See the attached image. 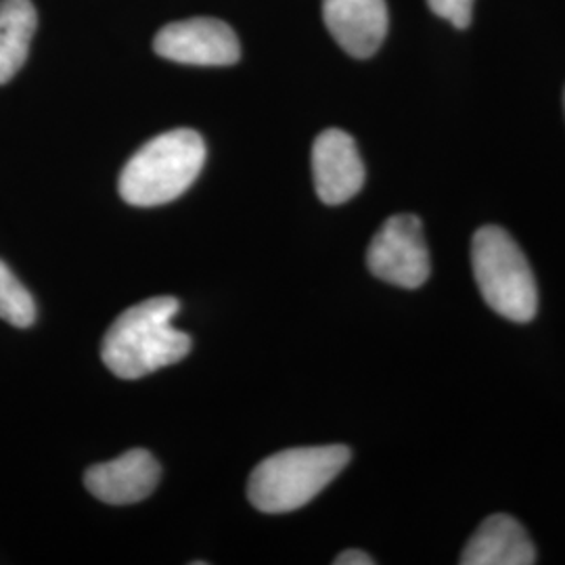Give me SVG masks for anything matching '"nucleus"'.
<instances>
[{"mask_svg":"<svg viewBox=\"0 0 565 565\" xmlns=\"http://www.w3.org/2000/svg\"><path fill=\"white\" fill-rule=\"evenodd\" d=\"M181 303L160 296L124 310L103 340L105 366L120 380H139L163 366L181 363L191 352V338L172 321Z\"/></svg>","mask_w":565,"mask_h":565,"instance_id":"f257e3e1","label":"nucleus"},{"mask_svg":"<svg viewBox=\"0 0 565 565\" xmlns=\"http://www.w3.org/2000/svg\"><path fill=\"white\" fill-rule=\"evenodd\" d=\"M343 445L303 446L270 455L247 482L249 503L263 513H289L308 505L350 463Z\"/></svg>","mask_w":565,"mask_h":565,"instance_id":"f03ea898","label":"nucleus"},{"mask_svg":"<svg viewBox=\"0 0 565 565\" xmlns=\"http://www.w3.org/2000/svg\"><path fill=\"white\" fill-rule=\"evenodd\" d=\"M205 163V142L191 128H177L151 139L121 170V200L156 207L179 200L198 181Z\"/></svg>","mask_w":565,"mask_h":565,"instance_id":"7ed1b4c3","label":"nucleus"},{"mask_svg":"<svg viewBox=\"0 0 565 565\" xmlns=\"http://www.w3.org/2000/svg\"><path fill=\"white\" fill-rule=\"evenodd\" d=\"M471 266L484 302L513 323H530L539 312V287L522 247L505 228L488 224L471 242Z\"/></svg>","mask_w":565,"mask_h":565,"instance_id":"20e7f679","label":"nucleus"},{"mask_svg":"<svg viewBox=\"0 0 565 565\" xmlns=\"http://www.w3.org/2000/svg\"><path fill=\"white\" fill-rule=\"evenodd\" d=\"M366 266L380 281L403 289L425 285L431 273V260L422 221L415 214L387 218L369 243Z\"/></svg>","mask_w":565,"mask_h":565,"instance_id":"39448f33","label":"nucleus"},{"mask_svg":"<svg viewBox=\"0 0 565 565\" xmlns=\"http://www.w3.org/2000/svg\"><path fill=\"white\" fill-rule=\"evenodd\" d=\"M153 51L163 60L186 65H233L242 57L235 30L214 18L168 23L156 34Z\"/></svg>","mask_w":565,"mask_h":565,"instance_id":"423d86ee","label":"nucleus"},{"mask_svg":"<svg viewBox=\"0 0 565 565\" xmlns=\"http://www.w3.org/2000/svg\"><path fill=\"white\" fill-rule=\"evenodd\" d=\"M312 177L321 202L342 205L361 193L364 163L354 139L340 128H329L312 145Z\"/></svg>","mask_w":565,"mask_h":565,"instance_id":"0eeeda50","label":"nucleus"},{"mask_svg":"<svg viewBox=\"0 0 565 565\" xmlns=\"http://www.w3.org/2000/svg\"><path fill=\"white\" fill-rule=\"evenodd\" d=\"M84 484L107 505H132L147 499L160 484V463L149 450L135 448L107 463L93 465Z\"/></svg>","mask_w":565,"mask_h":565,"instance_id":"6e6552de","label":"nucleus"},{"mask_svg":"<svg viewBox=\"0 0 565 565\" xmlns=\"http://www.w3.org/2000/svg\"><path fill=\"white\" fill-rule=\"evenodd\" d=\"M323 20L335 42L356 60L380 51L390 25L385 0H323Z\"/></svg>","mask_w":565,"mask_h":565,"instance_id":"1a4fd4ad","label":"nucleus"},{"mask_svg":"<svg viewBox=\"0 0 565 565\" xmlns=\"http://www.w3.org/2000/svg\"><path fill=\"white\" fill-rule=\"evenodd\" d=\"M459 564L532 565L536 564V548L524 525L511 515L497 513L486 518L471 534Z\"/></svg>","mask_w":565,"mask_h":565,"instance_id":"9d476101","label":"nucleus"},{"mask_svg":"<svg viewBox=\"0 0 565 565\" xmlns=\"http://www.w3.org/2000/svg\"><path fill=\"white\" fill-rule=\"evenodd\" d=\"M39 25L32 0H0V84H7L28 60Z\"/></svg>","mask_w":565,"mask_h":565,"instance_id":"9b49d317","label":"nucleus"},{"mask_svg":"<svg viewBox=\"0 0 565 565\" xmlns=\"http://www.w3.org/2000/svg\"><path fill=\"white\" fill-rule=\"evenodd\" d=\"M0 319L13 327H32L36 321V302L21 285L13 270L0 260Z\"/></svg>","mask_w":565,"mask_h":565,"instance_id":"f8f14e48","label":"nucleus"},{"mask_svg":"<svg viewBox=\"0 0 565 565\" xmlns=\"http://www.w3.org/2000/svg\"><path fill=\"white\" fill-rule=\"evenodd\" d=\"M473 2L476 0H427L429 9L438 18L450 21L459 30L469 28L471 15H473Z\"/></svg>","mask_w":565,"mask_h":565,"instance_id":"ddd939ff","label":"nucleus"},{"mask_svg":"<svg viewBox=\"0 0 565 565\" xmlns=\"http://www.w3.org/2000/svg\"><path fill=\"white\" fill-rule=\"evenodd\" d=\"M335 565H373L375 559H371L363 551H356V548H350V551H343L338 555V559L333 562Z\"/></svg>","mask_w":565,"mask_h":565,"instance_id":"4468645a","label":"nucleus"}]
</instances>
